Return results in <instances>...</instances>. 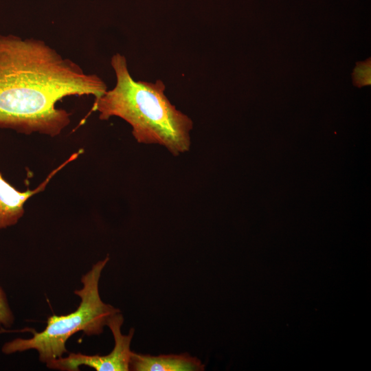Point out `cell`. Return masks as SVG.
I'll use <instances>...</instances> for the list:
<instances>
[{
  "instance_id": "6da1fadb",
  "label": "cell",
  "mask_w": 371,
  "mask_h": 371,
  "mask_svg": "<svg viewBox=\"0 0 371 371\" xmlns=\"http://www.w3.org/2000/svg\"><path fill=\"white\" fill-rule=\"evenodd\" d=\"M107 90L104 80L85 73L45 41L0 34V126L19 133L55 137L70 123L56 103L71 95Z\"/></svg>"
},
{
  "instance_id": "7a4b0ae2",
  "label": "cell",
  "mask_w": 371,
  "mask_h": 371,
  "mask_svg": "<svg viewBox=\"0 0 371 371\" xmlns=\"http://www.w3.org/2000/svg\"><path fill=\"white\" fill-rule=\"evenodd\" d=\"M111 65L116 84L95 99L93 111L99 113V119L118 117L125 120L138 143L159 144L174 156L188 152L193 122L171 104L165 95L164 82L135 80L126 57L120 53L112 56Z\"/></svg>"
},
{
  "instance_id": "3957f363",
  "label": "cell",
  "mask_w": 371,
  "mask_h": 371,
  "mask_svg": "<svg viewBox=\"0 0 371 371\" xmlns=\"http://www.w3.org/2000/svg\"><path fill=\"white\" fill-rule=\"evenodd\" d=\"M109 261L107 256L82 276V288L74 291L81 300L75 311L49 317L44 330L36 332L29 328L33 333L31 338L8 341L3 346L2 352L8 355L34 349L38 352L40 361L47 363L67 352L66 342L76 333L82 331L87 336L100 335L109 319L120 312L119 308L104 303L99 293L101 273Z\"/></svg>"
},
{
  "instance_id": "277c9868",
  "label": "cell",
  "mask_w": 371,
  "mask_h": 371,
  "mask_svg": "<svg viewBox=\"0 0 371 371\" xmlns=\"http://www.w3.org/2000/svg\"><path fill=\"white\" fill-rule=\"evenodd\" d=\"M124 317L121 312L114 314L109 320L115 341L112 351L106 355H87L80 352H71L66 357H60L46 363L47 368L62 371H78L81 366H87L98 371H128L132 351L131 344L135 329H130L123 335L121 327Z\"/></svg>"
},
{
  "instance_id": "5b68a950",
  "label": "cell",
  "mask_w": 371,
  "mask_h": 371,
  "mask_svg": "<svg viewBox=\"0 0 371 371\" xmlns=\"http://www.w3.org/2000/svg\"><path fill=\"white\" fill-rule=\"evenodd\" d=\"M73 161L72 157L49 174L47 179L36 188L21 192L10 184L0 173V229L14 225L25 212L26 201L34 194L44 190L52 177L65 165Z\"/></svg>"
},
{
  "instance_id": "8992f818",
  "label": "cell",
  "mask_w": 371,
  "mask_h": 371,
  "mask_svg": "<svg viewBox=\"0 0 371 371\" xmlns=\"http://www.w3.org/2000/svg\"><path fill=\"white\" fill-rule=\"evenodd\" d=\"M205 365L187 352L150 355L132 351L129 370L133 371H203Z\"/></svg>"
},
{
  "instance_id": "52a82bcc",
  "label": "cell",
  "mask_w": 371,
  "mask_h": 371,
  "mask_svg": "<svg viewBox=\"0 0 371 371\" xmlns=\"http://www.w3.org/2000/svg\"><path fill=\"white\" fill-rule=\"evenodd\" d=\"M352 83L355 87H361L371 85V59L357 62L352 74Z\"/></svg>"
},
{
  "instance_id": "ba28073f",
  "label": "cell",
  "mask_w": 371,
  "mask_h": 371,
  "mask_svg": "<svg viewBox=\"0 0 371 371\" xmlns=\"http://www.w3.org/2000/svg\"><path fill=\"white\" fill-rule=\"evenodd\" d=\"M14 315L8 304L6 295L0 286V325L10 328L14 322Z\"/></svg>"
}]
</instances>
